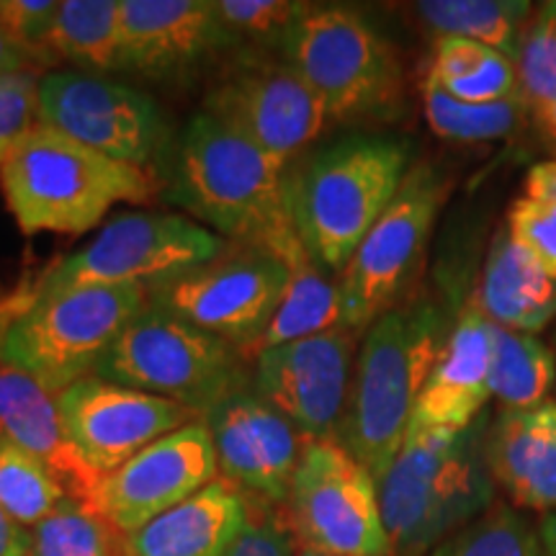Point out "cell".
<instances>
[{"label":"cell","instance_id":"obj_30","mask_svg":"<svg viewBox=\"0 0 556 556\" xmlns=\"http://www.w3.org/2000/svg\"><path fill=\"white\" fill-rule=\"evenodd\" d=\"M422 111L438 137L464 144L495 142L516 135L531 114L520 93L495 103H464L451 99L430 80H422Z\"/></svg>","mask_w":556,"mask_h":556},{"label":"cell","instance_id":"obj_26","mask_svg":"<svg viewBox=\"0 0 556 556\" xmlns=\"http://www.w3.org/2000/svg\"><path fill=\"white\" fill-rule=\"evenodd\" d=\"M58 62L80 73H124L122 0H62L47 39L45 67Z\"/></svg>","mask_w":556,"mask_h":556},{"label":"cell","instance_id":"obj_5","mask_svg":"<svg viewBox=\"0 0 556 556\" xmlns=\"http://www.w3.org/2000/svg\"><path fill=\"white\" fill-rule=\"evenodd\" d=\"M0 189L24 235H86L122 201L155 193L152 173L37 124L0 165Z\"/></svg>","mask_w":556,"mask_h":556},{"label":"cell","instance_id":"obj_2","mask_svg":"<svg viewBox=\"0 0 556 556\" xmlns=\"http://www.w3.org/2000/svg\"><path fill=\"white\" fill-rule=\"evenodd\" d=\"M409 142L394 135H345L287 168V208L299 242L330 274H343L368 229L409 173Z\"/></svg>","mask_w":556,"mask_h":556},{"label":"cell","instance_id":"obj_39","mask_svg":"<svg viewBox=\"0 0 556 556\" xmlns=\"http://www.w3.org/2000/svg\"><path fill=\"white\" fill-rule=\"evenodd\" d=\"M225 556H296V539L287 518L261 510L250 500V520Z\"/></svg>","mask_w":556,"mask_h":556},{"label":"cell","instance_id":"obj_34","mask_svg":"<svg viewBox=\"0 0 556 556\" xmlns=\"http://www.w3.org/2000/svg\"><path fill=\"white\" fill-rule=\"evenodd\" d=\"M217 16L235 41V50L255 47V52L281 50L291 24L304 3L296 0H214Z\"/></svg>","mask_w":556,"mask_h":556},{"label":"cell","instance_id":"obj_45","mask_svg":"<svg viewBox=\"0 0 556 556\" xmlns=\"http://www.w3.org/2000/svg\"><path fill=\"white\" fill-rule=\"evenodd\" d=\"M541 415H544V420L548 422L556 430V402H546V405H541Z\"/></svg>","mask_w":556,"mask_h":556},{"label":"cell","instance_id":"obj_21","mask_svg":"<svg viewBox=\"0 0 556 556\" xmlns=\"http://www.w3.org/2000/svg\"><path fill=\"white\" fill-rule=\"evenodd\" d=\"M490 361L492 323L469 299L458 312L441 361L422 389L409 426L430 430L469 428L492 397Z\"/></svg>","mask_w":556,"mask_h":556},{"label":"cell","instance_id":"obj_24","mask_svg":"<svg viewBox=\"0 0 556 556\" xmlns=\"http://www.w3.org/2000/svg\"><path fill=\"white\" fill-rule=\"evenodd\" d=\"M486 464L507 497L528 510H556V430L541 409H503L486 433Z\"/></svg>","mask_w":556,"mask_h":556},{"label":"cell","instance_id":"obj_28","mask_svg":"<svg viewBox=\"0 0 556 556\" xmlns=\"http://www.w3.org/2000/svg\"><path fill=\"white\" fill-rule=\"evenodd\" d=\"M426 80L464 103H495L518 96V70L507 54L458 37H435Z\"/></svg>","mask_w":556,"mask_h":556},{"label":"cell","instance_id":"obj_13","mask_svg":"<svg viewBox=\"0 0 556 556\" xmlns=\"http://www.w3.org/2000/svg\"><path fill=\"white\" fill-rule=\"evenodd\" d=\"M39 124L103 155L163 170L176 135L152 96L111 75L50 70L39 83Z\"/></svg>","mask_w":556,"mask_h":556},{"label":"cell","instance_id":"obj_16","mask_svg":"<svg viewBox=\"0 0 556 556\" xmlns=\"http://www.w3.org/2000/svg\"><path fill=\"white\" fill-rule=\"evenodd\" d=\"M70 441L101 477L111 475L150 443L201 420L178 402L111 384L99 377L75 381L58 394Z\"/></svg>","mask_w":556,"mask_h":556},{"label":"cell","instance_id":"obj_42","mask_svg":"<svg viewBox=\"0 0 556 556\" xmlns=\"http://www.w3.org/2000/svg\"><path fill=\"white\" fill-rule=\"evenodd\" d=\"M16 70H37L21 47L13 41L9 34L0 29V75L16 73Z\"/></svg>","mask_w":556,"mask_h":556},{"label":"cell","instance_id":"obj_19","mask_svg":"<svg viewBox=\"0 0 556 556\" xmlns=\"http://www.w3.org/2000/svg\"><path fill=\"white\" fill-rule=\"evenodd\" d=\"M225 50L235 41L214 0H122L124 73L178 78Z\"/></svg>","mask_w":556,"mask_h":556},{"label":"cell","instance_id":"obj_10","mask_svg":"<svg viewBox=\"0 0 556 556\" xmlns=\"http://www.w3.org/2000/svg\"><path fill=\"white\" fill-rule=\"evenodd\" d=\"M287 283L289 266L274 250L227 242L212 261L150 287L148 302L238 345L248 356L276 315Z\"/></svg>","mask_w":556,"mask_h":556},{"label":"cell","instance_id":"obj_11","mask_svg":"<svg viewBox=\"0 0 556 556\" xmlns=\"http://www.w3.org/2000/svg\"><path fill=\"white\" fill-rule=\"evenodd\" d=\"M448 186V176L435 165L415 163L409 168L397 197L338 276L340 328L366 332L384 312L397 307V296L426 253Z\"/></svg>","mask_w":556,"mask_h":556},{"label":"cell","instance_id":"obj_9","mask_svg":"<svg viewBox=\"0 0 556 556\" xmlns=\"http://www.w3.org/2000/svg\"><path fill=\"white\" fill-rule=\"evenodd\" d=\"M227 240L184 214L124 212L86 245L47 268L21 299L58 296L93 287H155L212 261Z\"/></svg>","mask_w":556,"mask_h":556},{"label":"cell","instance_id":"obj_36","mask_svg":"<svg viewBox=\"0 0 556 556\" xmlns=\"http://www.w3.org/2000/svg\"><path fill=\"white\" fill-rule=\"evenodd\" d=\"M39 70L0 75V165L39 124Z\"/></svg>","mask_w":556,"mask_h":556},{"label":"cell","instance_id":"obj_38","mask_svg":"<svg viewBox=\"0 0 556 556\" xmlns=\"http://www.w3.org/2000/svg\"><path fill=\"white\" fill-rule=\"evenodd\" d=\"M62 0H0V29L29 54L34 67H45L47 39Z\"/></svg>","mask_w":556,"mask_h":556},{"label":"cell","instance_id":"obj_6","mask_svg":"<svg viewBox=\"0 0 556 556\" xmlns=\"http://www.w3.org/2000/svg\"><path fill=\"white\" fill-rule=\"evenodd\" d=\"M144 287H93L13 299L0 315V356L52 394L93 377L124 328L148 307Z\"/></svg>","mask_w":556,"mask_h":556},{"label":"cell","instance_id":"obj_29","mask_svg":"<svg viewBox=\"0 0 556 556\" xmlns=\"http://www.w3.org/2000/svg\"><path fill=\"white\" fill-rule=\"evenodd\" d=\"M556 384V358L552 345L528 332L492 325L490 394L503 409L528 413L546 405Z\"/></svg>","mask_w":556,"mask_h":556},{"label":"cell","instance_id":"obj_37","mask_svg":"<svg viewBox=\"0 0 556 556\" xmlns=\"http://www.w3.org/2000/svg\"><path fill=\"white\" fill-rule=\"evenodd\" d=\"M505 227L539 261V266L556 278V199L520 197L513 201Z\"/></svg>","mask_w":556,"mask_h":556},{"label":"cell","instance_id":"obj_8","mask_svg":"<svg viewBox=\"0 0 556 556\" xmlns=\"http://www.w3.org/2000/svg\"><path fill=\"white\" fill-rule=\"evenodd\" d=\"M93 377L178 402L204 417L250 381L238 345L148 304L111 345Z\"/></svg>","mask_w":556,"mask_h":556},{"label":"cell","instance_id":"obj_27","mask_svg":"<svg viewBox=\"0 0 556 556\" xmlns=\"http://www.w3.org/2000/svg\"><path fill=\"white\" fill-rule=\"evenodd\" d=\"M415 13L435 37L479 41L513 62L533 24V5L526 0H422Z\"/></svg>","mask_w":556,"mask_h":556},{"label":"cell","instance_id":"obj_1","mask_svg":"<svg viewBox=\"0 0 556 556\" xmlns=\"http://www.w3.org/2000/svg\"><path fill=\"white\" fill-rule=\"evenodd\" d=\"M165 201L227 242H250L287 258L302 245L287 208V168L238 131L199 111L163 165Z\"/></svg>","mask_w":556,"mask_h":556},{"label":"cell","instance_id":"obj_7","mask_svg":"<svg viewBox=\"0 0 556 556\" xmlns=\"http://www.w3.org/2000/svg\"><path fill=\"white\" fill-rule=\"evenodd\" d=\"M281 58L309 83L332 124L381 119L402 101L397 52L348 5L304 3L283 37Z\"/></svg>","mask_w":556,"mask_h":556},{"label":"cell","instance_id":"obj_35","mask_svg":"<svg viewBox=\"0 0 556 556\" xmlns=\"http://www.w3.org/2000/svg\"><path fill=\"white\" fill-rule=\"evenodd\" d=\"M518 93L533 116L556 101V26L536 11L518 58Z\"/></svg>","mask_w":556,"mask_h":556},{"label":"cell","instance_id":"obj_31","mask_svg":"<svg viewBox=\"0 0 556 556\" xmlns=\"http://www.w3.org/2000/svg\"><path fill=\"white\" fill-rule=\"evenodd\" d=\"M29 531V556H129L127 536L119 528L103 513L73 500Z\"/></svg>","mask_w":556,"mask_h":556},{"label":"cell","instance_id":"obj_12","mask_svg":"<svg viewBox=\"0 0 556 556\" xmlns=\"http://www.w3.org/2000/svg\"><path fill=\"white\" fill-rule=\"evenodd\" d=\"M201 111L283 168L315 148L332 127L328 109L309 83L283 58L255 50H242L222 70L208 86Z\"/></svg>","mask_w":556,"mask_h":556},{"label":"cell","instance_id":"obj_15","mask_svg":"<svg viewBox=\"0 0 556 556\" xmlns=\"http://www.w3.org/2000/svg\"><path fill=\"white\" fill-rule=\"evenodd\" d=\"M356 330L336 328L268 348L250 364V384L307 441H338L356 368Z\"/></svg>","mask_w":556,"mask_h":556},{"label":"cell","instance_id":"obj_44","mask_svg":"<svg viewBox=\"0 0 556 556\" xmlns=\"http://www.w3.org/2000/svg\"><path fill=\"white\" fill-rule=\"evenodd\" d=\"M536 122L556 139V101L548 109L541 111V114H536Z\"/></svg>","mask_w":556,"mask_h":556},{"label":"cell","instance_id":"obj_22","mask_svg":"<svg viewBox=\"0 0 556 556\" xmlns=\"http://www.w3.org/2000/svg\"><path fill=\"white\" fill-rule=\"evenodd\" d=\"M250 520V497L227 479L152 518L127 536L129 556H225Z\"/></svg>","mask_w":556,"mask_h":556},{"label":"cell","instance_id":"obj_4","mask_svg":"<svg viewBox=\"0 0 556 556\" xmlns=\"http://www.w3.org/2000/svg\"><path fill=\"white\" fill-rule=\"evenodd\" d=\"M490 415L464 430L409 426L397 458L379 486L392 556H428L484 516L495 503V479L486 464Z\"/></svg>","mask_w":556,"mask_h":556},{"label":"cell","instance_id":"obj_17","mask_svg":"<svg viewBox=\"0 0 556 556\" xmlns=\"http://www.w3.org/2000/svg\"><path fill=\"white\" fill-rule=\"evenodd\" d=\"M201 420L212 433L222 479L250 500L287 503L299 458L309 443L289 417L268 405L248 381L206 409Z\"/></svg>","mask_w":556,"mask_h":556},{"label":"cell","instance_id":"obj_3","mask_svg":"<svg viewBox=\"0 0 556 556\" xmlns=\"http://www.w3.org/2000/svg\"><path fill=\"white\" fill-rule=\"evenodd\" d=\"M448 336L446 315L430 299L397 304L366 328L338 443L377 484L405 443Z\"/></svg>","mask_w":556,"mask_h":556},{"label":"cell","instance_id":"obj_33","mask_svg":"<svg viewBox=\"0 0 556 556\" xmlns=\"http://www.w3.org/2000/svg\"><path fill=\"white\" fill-rule=\"evenodd\" d=\"M428 556H544L539 531L523 513L492 505L484 516L451 533Z\"/></svg>","mask_w":556,"mask_h":556},{"label":"cell","instance_id":"obj_46","mask_svg":"<svg viewBox=\"0 0 556 556\" xmlns=\"http://www.w3.org/2000/svg\"><path fill=\"white\" fill-rule=\"evenodd\" d=\"M539 13L548 21V24L556 26V0H554V3H544V5H541Z\"/></svg>","mask_w":556,"mask_h":556},{"label":"cell","instance_id":"obj_25","mask_svg":"<svg viewBox=\"0 0 556 556\" xmlns=\"http://www.w3.org/2000/svg\"><path fill=\"white\" fill-rule=\"evenodd\" d=\"M283 263L289 266L287 291H283L276 315L270 317L268 328L248 351V364H253L268 348L340 328L338 278H332L330 270L319 266L304 245L291 250Z\"/></svg>","mask_w":556,"mask_h":556},{"label":"cell","instance_id":"obj_32","mask_svg":"<svg viewBox=\"0 0 556 556\" xmlns=\"http://www.w3.org/2000/svg\"><path fill=\"white\" fill-rule=\"evenodd\" d=\"M65 490L45 464L0 441V507L18 526L34 528L67 503Z\"/></svg>","mask_w":556,"mask_h":556},{"label":"cell","instance_id":"obj_48","mask_svg":"<svg viewBox=\"0 0 556 556\" xmlns=\"http://www.w3.org/2000/svg\"><path fill=\"white\" fill-rule=\"evenodd\" d=\"M552 351H554V358H556V336L552 338ZM554 394H556V384H554Z\"/></svg>","mask_w":556,"mask_h":556},{"label":"cell","instance_id":"obj_18","mask_svg":"<svg viewBox=\"0 0 556 556\" xmlns=\"http://www.w3.org/2000/svg\"><path fill=\"white\" fill-rule=\"evenodd\" d=\"M217 471V454L206 422H189L103 477L99 510L129 536L212 484Z\"/></svg>","mask_w":556,"mask_h":556},{"label":"cell","instance_id":"obj_23","mask_svg":"<svg viewBox=\"0 0 556 556\" xmlns=\"http://www.w3.org/2000/svg\"><path fill=\"white\" fill-rule=\"evenodd\" d=\"M471 302L497 328L536 336L556 319V278L503 227L492 240Z\"/></svg>","mask_w":556,"mask_h":556},{"label":"cell","instance_id":"obj_41","mask_svg":"<svg viewBox=\"0 0 556 556\" xmlns=\"http://www.w3.org/2000/svg\"><path fill=\"white\" fill-rule=\"evenodd\" d=\"M523 197L536 201L556 199V157L544 160V163L533 165V168L528 170Z\"/></svg>","mask_w":556,"mask_h":556},{"label":"cell","instance_id":"obj_14","mask_svg":"<svg viewBox=\"0 0 556 556\" xmlns=\"http://www.w3.org/2000/svg\"><path fill=\"white\" fill-rule=\"evenodd\" d=\"M287 520L304 552L392 556L379 486L338 441H309L291 479Z\"/></svg>","mask_w":556,"mask_h":556},{"label":"cell","instance_id":"obj_20","mask_svg":"<svg viewBox=\"0 0 556 556\" xmlns=\"http://www.w3.org/2000/svg\"><path fill=\"white\" fill-rule=\"evenodd\" d=\"M0 441L26 451L39 464H45L73 503L99 510L103 477L70 441L62 426L58 394L3 356H0Z\"/></svg>","mask_w":556,"mask_h":556},{"label":"cell","instance_id":"obj_40","mask_svg":"<svg viewBox=\"0 0 556 556\" xmlns=\"http://www.w3.org/2000/svg\"><path fill=\"white\" fill-rule=\"evenodd\" d=\"M31 531L18 526L9 513L0 507V556H29Z\"/></svg>","mask_w":556,"mask_h":556},{"label":"cell","instance_id":"obj_43","mask_svg":"<svg viewBox=\"0 0 556 556\" xmlns=\"http://www.w3.org/2000/svg\"><path fill=\"white\" fill-rule=\"evenodd\" d=\"M539 539L544 556H556V510L544 518V523L539 528Z\"/></svg>","mask_w":556,"mask_h":556},{"label":"cell","instance_id":"obj_47","mask_svg":"<svg viewBox=\"0 0 556 556\" xmlns=\"http://www.w3.org/2000/svg\"><path fill=\"white\" fill-rule=\"evenodd\" d=\"M296 556H328V554H317V552H304V548H302V552H299Z\"/></svg>","mask_w":556,"mask_h":556}]
</instances>
